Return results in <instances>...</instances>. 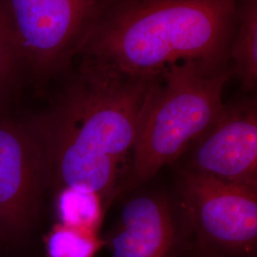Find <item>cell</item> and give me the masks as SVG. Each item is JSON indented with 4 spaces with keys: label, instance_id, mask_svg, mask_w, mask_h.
<instances>
[{
    "label": "cell",
    "instance_id": "cell-1",
    "mask_svg": "<svg viewBox=\"0 0 257 257\" xmlns=\"http://www.w3.org/2000/svg\"><path fill=\"white\" fill-rule=\"evenodd\" d=\"M159 76L80 61L50 110L33 123L48 183L97 193L108 210L120 194L142 111Z\"/></svg>",
    "mask_w": 257,
    "mask_h": 257
},
{
    "label": "cell",
    "instance_id": "cell-2",
    "mask_svg": "<svg viewBox=\"0 0 257 257\" xmlns=\"http://www.w3.org/2000/svg\"><path fill=\"white\" fill-rule=\"evenodd\" d=\"M236 0H117L80 61L135 76L186 60L230 62Z\"/></svg>",
    "mask_w": 257,
    "mask_h": 257
},
{
    "label": "cell",
    "instance_id": "cell-3",
    "mask_svg": "<svg viewBox=\"0 0 257 257\" xmlns=\"http://www.w3.org/2000/svg\"><path fill=\"white\" fill-rule=\"evenodd\" d=\"M231 77L230 62L186 60L166 68L142 111L120 194L147 185L181 158L220 115Z\"/></svg>",
    "mask_w": 257,
    "mask_h": 257
},
{
    "label": "cell",
    "instance_id": "cell-4",
    "mask_svg": "<svg viewBox=\"0 0 257 257\" xmlns=\"http://www.w3.org/2000/svg\"><path fill=\"white\" fill-rule=\"evenodd\" d=\"M117 0H0L19 54L37 79L68 73Z\"/></svg>",
    "mask_w": 257,
    "mask_h": 257
},
{
    "label": "cell",
    "instance_id": "cell-5",
    "mask_svg": "<svg viewBox=\"0 0 257 257\" xmlns=\"http://www.w3.org/2000/svg\"><path fill=\"white\" fill-rule=\"evenodd\" d=\"M175 192L193 242L221 257H257V189L178 168Z\"/></svg>",
    "mask_w": 257,
    "mask_h": 257
},
{
    "label": "cell",
    "instance_id": "cell-6",
    "mask_svg": "<svg viewBox=\"0 0 257 257\" xmlns=\"http://www.w3.org/2000/svg\"><path fill=\"white\" fill-rule=\"evenodd\" d=\"M103 241L110 257H185L193 228L175 190L142 186L128 193Z\"/></svg>",
    "mask_w": 257,
    "mask_h": 257
},
{
    "label": "cell",
    "instance_id": "cell-7",
    "mask_svg": "<svg viewBox=\"0 0 257 257\" xmlns=\"http://www.w3.org/2000/svg\"><path fill=\"white\" fill-rule=\"evenodd\" d=\"M48 184L46 158L35 126L0 118V235L18 238L37 217Z\"/></svg>",
    "mask_w": 257,
    "mask_h": 257
},
{
    "label": "cell",
    "instance_id": "cell-8",
    "mask_svg": "<svg viewBox=\"0 0 257 257\" xmlns=\"http://www.w3.org/2000/svg\"><path fill=\"white\" fill-rule=\"evenodd\" d=\"M179 160H185L180 169L257 189L255 97L225 104L217 119Z\"/></svg>",
    "mask_w": 257,
    "mask_h": 257
},
{
    "label": "cell",
    "instance_id": "cell-9",
    "mask_svg": "<svg viewBox=\"0 0 257 257\" xmlns=\"http://www.w3.org/2000/svg\"><path fill=\"white\" fill-rule=\"evenodd\" d=\"M229 56L233 76L245 92H252L257 83V0H236Z\"/></svg>",
    "mask_w": 257,
    "mask_h": 257
},
{
    "label": "cell",
    "instance_id": "cell-10",
    "mask_svg": "<svg viewBox=\"0 0 257 257\" xmlns=\"http://www.w3.org/2000/svg\"><path fill=\"white\" fill-rule=\"evenodd\" d=\"M55 211L58 223L65 226L99 234L106 207L97 193L73 188L57 190Z\"/></svg>",
    "mask_w": 257,
    "mask_h": 257
},
{
    "label": "cell",
    "instance_id": "cell-11",
    "mask_svg": "<svg viewBox=\"0 0 257 257\" xmlns=\"http://www.w3.org/2000/svg\"><path fill=\"white\" fill-rule=\"evenodd\" d=\"M104 246L99 234L55 224L45 239L47 257H95Z\"/></svg>",
    "mask_w": 257,
    "mask_h": 257
},
{
    "label": "cell",
    "instance_id": "cell-12",
    "mask_svg": "<svg viewBox=\"0 0 257 257\" xmlns=\"http://www.w3.org/2000/svg\"><path fill=\"white\" fill-rule=\"evenodd\" d=\"M20 64L9 25L0 9V93L8 87Z\"/></svg>",
    "mask_w": 257,
    "mask_h": 257
},
{
    "label": "cell",
    "instance_id": "cell-13",
    "mask_svg": "<svg viewBox=\"0 0 257 257\" xmlns=\"http://www.w3.org/2000/svg\"><path fill=\"white\" fill-rule=\"evenodd\" d=\"M185 257H221L217 254H214L211 251L199 247L193 241L191 247L189 248L188 252L186 253Z\"/></svg>",
    "mask_w": 257,
    "mask_h": 257
}]
</instances>
